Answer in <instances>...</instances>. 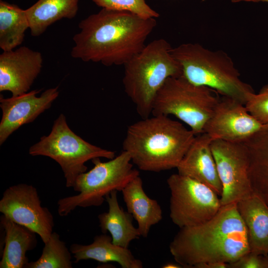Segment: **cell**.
Returning a JSON list of instances; mask_svg holds the SVG:
<instances>
[{"label": "cell", "mask_w": 268, "mask_h": 268, "mask_svg": "<svg viewBox=\"0 0 268 268\" xmlns=\"http://www.w3.org/2000/svg\"><path fill=\"white\" fill-rule=\"evenodd\" d=\"M167 183L171 192L170 217L180 228L206 222L222 206L216 192L190 177L174 174L169 177Z\"/></svg>", "instance_id": "obj_9"}, {"label": "cell", "mask_w": 268, "mask_h": 268, "mask_svg": "<svg viewBox=\"0 0 268 268\" xmlns=\"http://www.w3.org/2000/svg\"><path fill=\"white\" fill-rule=\"evenodd\" d=\"M43 63L40 52L26 46L3 51L0 55V91H10L13 96L28 92Z\"/></svg>", "instance_id": "obj_14"}, {"label": "cell", "mask_w": 268, "mask_h": 268, "mask_svg": "<svg viewBox=\"0 0 268 268\" xmlns=\"http://www.w3.org/2000/svg\"><path fill=\"white\" fill-rule=\"evenodd\" d=\"M79 0H38L25 9L31 34L37 37L52 24L77 14Z\"/></svg>", "instance_id": "obj_22"}, {"label": "cell", "mask_w": 268, "mask_h": 268, "mask_svg": "<svg viewBox=\"0 0 268 268\" xmlns=\"http://www.w3.org/2000/svg\"><path fill=\"white\" fill-rule=\"evenodd\" d=\"M41 91L36 89L6 98L0 95V145L20 127L33 122L50 108L59 94L58 86L49 88L37 96Z\"/></svg>", "instance_id": "obj_13"}, {"label": "cell", "mask_w": 268, "mask_h": 268, "mask_svg": "<svg viewBox=\"0 0 268 268\" xmlns=\"http://www.w3.org/2000/svg\"><path fill=\"white\" fill-rule=\"evenodd\" d=\"M249 158V175L253 193L268 205V125L243 142Z\"/></svg>", "instance_id": "obj_20"}, {"label": "cell", "mask_w": 268, "mask_h": 268, "mask_svg": "<svg viewBox=\"0 0 268 268\" xmlns=\"http://www.w3.org/2000/svg\"><path fill=\"white\" fill-rule=\"evenodd\" d=\"M162 268H182V267L179 264H176L175 263H169L166 264H165Z\"/></svg>", "instance_id": "obj_29"}, {"label": "cell", "mask_w": 268, "mask_h": 268, "mask_svg": "<svg viewBox=\"0 0 268 268\" xmlns=\"http://www.w3.org/2000/svg\"><path fill=\"white\" fill-rule=\"evenodd\" d=\"M91 161L93 167L79 175L73 187L78 194L58 201L60 216L67 215L77 207L100 206L112 191H122L139 175V171L133 168L131 155L125 150L108 161L102 162L98 157Z\"/></svg>", "instance_id": "obj_6"}, {"label": "cell", "mask_w": 268, "mask_h": 268, "mask_svg": "<svg viewBox=\"0 0 268 268\" xmlns=\"http://www.w3.org/2000/svg\"><path fill=\"white\" fill-rule=\"evenodd\" d=\"M230 268H268V255L250 251L235 262L228 264Z\"/></svg>", "instance_id": "obj_27"}, {"label": "cell", "mask_w": 268, "mask_h": 268, "mask_svg": "<svg viewBox=\"0 0 268 268\" xmlns=\"http://www.w3.org/2000/svg\"><path fill=\"white\" fill-rule=\"evenodd\" d=\"M171 52L181 67L182 76L192 84L210 88L245 105L255 93L240 79L233 61L222 51L189 43L172 48Z\"/></svg>", "instance_id": "obj_4"}, {"label": "cell", "mask_w": 268, "mask_h": 268, "mask_svg": "<svg viewBox=\"0 0 268 268\" xmlns=\"http://www.w3.org/2000/svg\"><path fill=\"white\" fill-rule=\"evenodd\" d=\"M236 205L247 230L250 251L268 255V205L254 193Z\"/></svg>", "instance_id": "obj_16"}, {"label": "cell", "mask_w": 268, "mask_h": 268, "mask_svg": "<svg viewBox=\"0 0 268 268\" xmlns=\"http://www.w3.org/2000/svg\"><path fill=\"white\" fill-rule=\"evenodd\" d=\"M233 2H239L241 1H246V2H268V0H231Z\"/></svg>", "instance_id": "obj_30"}, {"label": "cell", "mask_w": 268, "mask_h": 268, "mask_svg": "<svg viewBox=\"0 0 268 268\" xmlns=\"http://www.w3.org/2000/svg\"><path fill=\"white\" fill-rule=\"evenodd\" d=\"M170 252L182 268L202 263H232L250 251L247 232L236 203L222 205L210 220L180 228L169 245Z\"/></svg>", "instance_id": "obj_2"}, {"label": "cell", "mask_w": 268, "mask_h": 268, "mask_svg": "<svg viewBox=\"0 0 268 268\" xmlns=\"http://www.w3.org/2000/svg\"><path fill=\"white\" fill-rule=\"evenodd\" d=\"M212 140L205 133L196 136L177 169L178 173L208 186L220 196L222 185L211 149Z\"/></svg>", "instance_id": "obj_15"}, {"label": "cell", "mask_w": 268, "mask_h": 268, "mask_svg": "<svg viewBox=\"0 0 268 268\" xmlns=\"http://www.w3.org/2000/svg\"><path fill=\"white\" fill-rule=\"evenodd\" d=\"M195 137L168 116L153 115L128 127L123 148L139 169L159 172L177 168Z\"/></svg>", "instance_id": "obj_3"}, {"label": "cell", "mask_w": 268, "mask_h": 268, "mask_svg": "<svg viewBox=\"0 0 268 268\" xmlns=\"http://www.w3.org/2000/svg\"><path fill=\"white\" fill-rule=\"evenodd\" d=\"M211 146L222 185V205L237 203L252 195L248 154L243 143L213 139Z\"/></svg>", "instance_id": "obj_10"}, {"label": "cell", "mask_w": 268, "mask_h": 268, "mask_svg": "<svg viewBox=\"0 0 268 268\" xmlns=\"http://www.w3.org/2000/svg\"><path fill=\"white\" fill-rule=\"evenodd\" d=\"M172 48L164 39L154 40L124 65L125 91L142 119L150 117L155 96L165 81L182 76Z\"/></svg>", "instance_id": "obj_5"}, {"label": "cell", "mask_w": 268, "mask_h": 268, "mask_svg": "<svg viewBox=\"0 0 268 268\" xmlns=\"http://www.w3.org/2000/svg\"><path fill=\"white\" fill-rule=\"evenodd\" d=\"M29 153L56 161L64 172L67 188H73L78 176L87 171V161L98 157L111 159L115 157V151L93 145L75 134L63 114L55 120L50 133L29 148Z\"/></svg>", "instance_id": "obj_8"}, {"label": "cell", "mask_w": 268, "mask_h": 268, "mask_svg": "<svg viewBox=\"0 0 268 268\" xmlns=\"http://www.w3.org/2000/svg\"><path fill=\"white\" fill-rule=\"evenodd\" d=\"M228 264L224 262H207L198 265L196 268H227Z\"/></svg>", "instance_id": "obj_28"}, {"label": "cell", "mask_w": 268, "mask_h": 268, "mask_svg": "<svg viewBox=\"0 0 268 268\" xmlns=\"http://www.w3.org/2000/svg\"><path fill=\"white\" fill-rule=\"evenodd\" d=\"M121 192L128 211L137 223L140 236L147 237L152 226L162 219L160 205L145 194L139 175L130 182Z\"/></svg>", "instance_id": "obj_19"}, {"label": "cell", "mask_w": 268, "mask_h": 268, "mask_svg": "<svg viewBox=\"0 0 268 268\" xmlns=\"http://www.w3.org/2000/svg\"><path fill=\"white\" fill-rule=\"evenodd\" d=\"M117 192L113 191L106 197L108 211L98 216L99 226L103 233L110 232L114 244L128 248L131 241L138 239L140 235L133 224L132 215L120 207Z\"/></svg>", "instance_id": "obj_21"}, {"label": "cell", "mask_w": 268, "mask_h": 268, "mask_svg": "<svg viewBox=\"0 0 268 268\" xmlns=\"http://www.w3.org/2000/svg\"><path fill=\"white\" fill-rule=\"evenodd\" d=\"M29 28L25 9L0 0V48L3 51L14 50L24 40Z\"/></svg>", "instance_id": "obj_23"}, {"label": "cell", "mask_w": 268, "mask_h": 268, "mask_svg": "<svg viewBox=\"0 0 268 268\" xmlns=\"http://www.w3.org/2000/svg\"><path fill=\"white\" fill-rule=\"evenodd\" d=\"M0 212L35 232L44 243L53 233V216L42 206L38 191L32 185L19 184L7 188L0 200Z\"/></svg>", "instance_id": "obj_11"}, {"label": "cell", "mask_w": 268, "mask_h": 268, "mask_svg": "<svg viewBox=\"0 0 268 268\" xmlns=\"http://www.w3.org/2000/svg\"><path fill=\"white\" fill-rule=\"evenodd\" d=\"M69 250L75 263L92 259L101 263L116 262L123 268H142V262L135 258L128 248L114 244L111 236L103 233L96 235L89 245L73 244Z\"/></svg>", "instance_id": "obj_17"}, {"label": "cell", "mask_w": 268, "mask_h": 268, "mask_svg": "<svg viewBox=\"0 0 268 268\" xmlns=\"http://www.w3.org/2000/svg\"><path fill=\"white\" fill-rule=\"evenodd\" d=\"M92 0L102 8L128 11L145 18H156L159 16V14L146 2V0Z\"/></svg>", "instance_id": "obj_25"}, {"label": "cell", "mask_w": 268, "mask_h": 268, "mask_svg": "<svg viewBox=\"0 0 268 268\" xmlns=\"http://www.w3.org/2000/svg\"><path fill=\"white\" fill-rule=\"evenodd\" d=\"M70 251L59 235L53 232L44 247L40 258L36 261L28 262L26 268H71Z\"/></svg>", "instance_id": "obj_24"}, {"label": "cell", "mask_w": 268, "mask_h": 268, "mask_svg": "<svg viewBox=\"0 0 268 268\" xmlns=\"http://www.w3.org/2000/svg\"><path fill=\"white\" fill-rule=\"evenodd\" d=\"M0 225L5 232L4 247L0 268H23L29 262L28 251L37 244L36 233L2 214Z\"/></svg>", "instance_id": "obj_18"}, {"label": "cell", "mask_w": 268, "mask_h": 268, "mask_svg": "<svg viewBox=\"0 0 268 268\" xmlns=\"http://www.w3.org/2000/svg\"><path fill=\"white\" fill-rule=\"evenodd\" d=\"M218 94L210 88L191 83L183 76L169 77L155 96L151 114L173 115L199 135L204 133L219 100Z\"/></svg>", "instance_id": "obj_7"}, {"label": "cell", "mask_w": 268, "mask_h": 268, "mask_svg": "<svg viewBox=\"0 0 268 268\" xmlns=\"http://www.w3.org/2000/svg\"><path fill=\"white\" fill-rule=\"evenodd\" d=\"M265 125L241 103L226 97L220 98L204 129L213 139L243 143Z\"/></svg>", "instance_id": "obj_12"}, {"label": "cell", "mask_w": 268, "mask_h": 268, "mask_svg": "<svg viewBox=\"0 0 268 268\" xmlns=\"http://www.w3.org/2000/svg\"><path fill=\"white\" fill-rule=\"evenodd\" d=\"M249 112L258 121L268 125V83L254 93L245 105Z\"/></svg>", "instance_id": "obj_26"}, {"label": "cell", "mask_w": 268, "mask_h": 268, "mask_svg": "<svg viewBox=\"0 0 268 268\" xmlns=\"http://www.w3.org/2000/svg\"><path fill=\"white\" fill-rule=\"evenodd\" d=\"M156 24V18L102 8L79 22L71 56L107 67L124 66L144 47Z\"/></svg>", "instance_id": "obj_1"}]
</instances>
